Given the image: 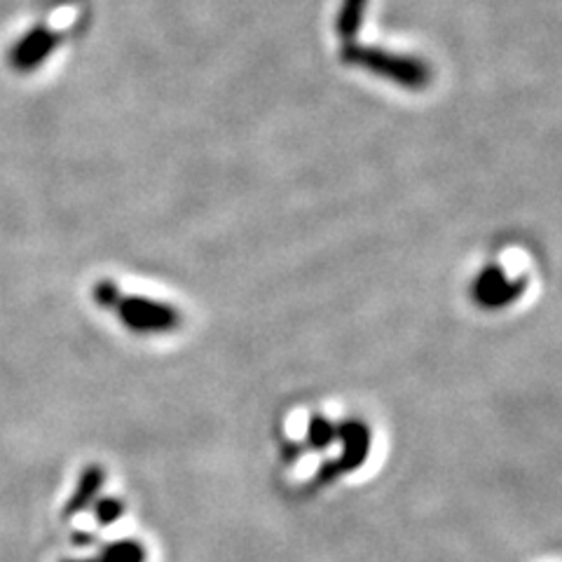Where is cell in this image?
<instances>
[{"instance_id": "8992f818", "label": "cell", "mask_w": 562, "mask_h": 562, "mask_svg": "<svg viewBox=\"0 0 562 562\" xmlns=\"http://www.w3.org/2000/svg\"><path fill=\"white\" fill-rule=\"evenodd\" d=\"M99 562H146L148 551L140 541L136 539H117L105 543L101 553L97 555Z\"/></svg>"}, {"instance_id": "5b68a950", "label": "cell", "mask_w": 562, "mask_h": 562, "mask_svg": "<svg viewBox=\"0 0 562 562\" xmlns=\"http://www.w3.org/2000/svg\"><path fill=\"white\" fill-rule=\"evenodd\" d=\"M103 481H105V473L99 464H90L78 479V485L74 490V495H70V499L66 502V508H64V516L66 518H74L82 512H87L90 508L99 495H101V487H103Z\"/></svg>"}, {"instance_id": "6da1fadb", "label": "cell", "mask_w": 562, "mask_h": 562, "mask_svg": "<svg viewBox=\"0 0 562 562\" xmlns=\"http://www.w3.org/2000/svg\"><path fill=\"white\" fill-rule=\"evenodd\" d=\"M115 310L120 314V322L130 330L140 333V336H146V333H167L181 326L179 310L150 301V297L144 295H122Z\"/></svg>"}, {"instance_id": "277c9868", "label": "cell", "mask_w": 562, "mask_h": 562, "mask_svg": "<svg viewBox=\"0 0 562 562\" xmlns=\"http://www.w3.org/2000/svg\"><path fill=\"white\" fill-rule=\"evenodd\" d=\"M349 57L359 61L361 66L373 68V70H378V74L392 78L406 87H422V85H427V78H429L425 66H419L417 61L394 59V57L380 55V52H373V49H351Z\"/></svg>"}, {"instance_id": "7a4b0ae2", "label": "cell", "mask_w": 562, "mask_h": 562, "mask_svg": "<svg viewBox=\"0 0 562 562\" xmlns=\"http://www.w3.org/2000/svg\"><path fill=\"white\" fill-rule=\"evenodd\" d=\"M527 289V277L508 279L502 266H487L476 281H473L471 295L483 310H504L514 305Z\"/></svg>"}, {"instance_id": "ba28073f", "label": "cell", "mask_w": 562, "mask_h": 562, "mask_svg": "<svg viewBox=\"0 0 562 562\" xmlns=\"http://www.w3.org/2000/svg\"><path fill=\"white\" fill-rule=\"evenodd\" d=\"M92 506H94L97 522L103 527L117 522L122 514H125V504H122L117 497H99Z\"/></svg>"}, {"instance_id": "9c48e42d", "label": "cell", "mask_w": 562, "mask_h": 562, "mask_svg": "<svg viewBox=\"0 0 562 562\" xmlns=\"http://www.w3.org/2000/svg\"><path fill=\"white\" fill-rule=\"evenodd\" d=\"M92 295H94V301H97L101 307H105V310H115L117 303H120V297H122L120 289L113 284V281H109V279H101L99 284L92 289Z\"/></svg>"}, {"instance_id": "8fae6325", "label": "cell", "mask_w": 562, "mask_h": 562, "mask_svg": "<svg viewBox=\"0 0 562 562\" xmlns=\"http://www.w3.org/2000/svg\"><path fill=\"white\" fill-rule=\"evenodd\" d=\"M61 562H99L97 558H66Z\"/></svg>"}, {"instance_id": "30bf717a", "label": "cell", "mask_w": 562, "mask_h": 562, "mask_svg": "<svg viewBox=\"0 0 562 562\" xmlns=\"http://www.w3.org/2000/svg\"><path fill=\"white\" fill-rule=\"evenodd\" d=\"M92 535H87V532H76L74 535V541H76V547H90L92 543Z\"/></svg>"}, {"instance_id": "52a82bcc", "label": "cell", "mask_w": 562, "mask_h": 562, "mask_svg": "<svg viewBox=\"0 0 562 562\" xmlns=\"http://www.w3.org/2000/svg\"><path fill=\"white\" fill-rule=\"evenodd\" d=\"M336 441V425L324 415H312L310 427H307V443L314 450H326Z\"/></svg>"}, {"instance_id": "3957f363", "label": "cell", "mask_w": 562, "mask_h": 562, "mask_svg": "<svg viewBox=\"0 0 562 562\" xmlns=\"http://www.w3.org/2000/svg\"><path fill=\"white\" fill-rule=\"evenodd\" d=\"M336 438L342 443V454L333 460L338 473L359 471L371 454V429L361 419H345L336 427Z\"/></svg>"}]
</instances>
